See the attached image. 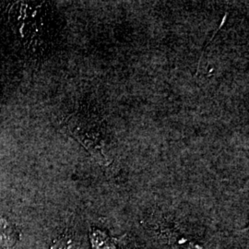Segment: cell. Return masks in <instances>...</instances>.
<instances>
[{
  "label": "cell",
  "mask_w": 249,
  "mask_h": 249,
  "mask_svg": "<svg viewBox=\"0 0 249 249\" xmlns=\"http://www.w3.org/2000/svg\"><path fill=\"white\" fill-rule=\"evenodd\" d=\"M51 249H77L76 241L70 234L65 233L56 240L53 241Z\"/></svg>",
  "instance_id": "7a4b0ae2"
},
{
  "label": "cell",
  "mask_w": 249,
  "mask_h": 249,
  "mask_svg": "<svg viewBox=\"0 0 249 249\" xmlns=\"http://www.w3.org/2000/svg\"><path fill=\"white\" fill-rule=\"evenodd\" d=\"M126 249V248H124V249Z\"/></svg>",
  "instance_id": "3957f363"
},
{
  "label": "cell",
  "mask_w": 249,
  "mask_h": 249,
  "mask_svg": "<svg viewBox=\"0 0 249 249\" xmlns=\"http://www.w3.org/2000/svg\"><path fill=\"white\" fill-rule=\"evenodd\" d=\"M123 237L124 235L120 238H112L107 235V232L99 230L92 231L91 233H89L92 249H116V245Z\"/></svg>",
  "instance_id": "6da1fadb"
}]
</instances>
